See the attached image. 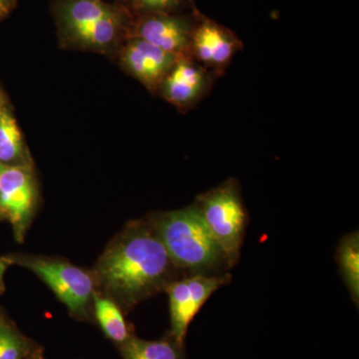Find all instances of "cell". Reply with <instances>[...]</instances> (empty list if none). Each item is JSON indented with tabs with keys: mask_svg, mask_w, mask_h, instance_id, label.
<instances>
[{
	"mask_svg": "<svg viewBox=\"0 0 359 359\" xmlns=\"http://www.w3.org/2000/svg\"><path fill=\"white\" fill-rule=\"evenodd\" d=\"M181 273L147 219L130 222L92 271L97 290L122 311L164 292Z\"/></svg>",
	"mask_w": 359,
	"mask_h": 359,
	"instance_id": "1",
	"label": "cell"
},
{
	"mask_svg": "<svg viewBox=\"0 0 359 359\" xmlns=\"http://www.w3.org/2000/svg\"><path fill=\"white\" fill-rule=\"evenodd\" d=\"M61 43L67 48L109 53L128 37L132 16L120 4L105 0H54Z\"/></svg>",
	"mask_w": 359,
	"mask_h": 359,
	"instance_id": "2",
	"label": "cell"
},
{
	"mask_svg": "<svg viewBox=\"0 0 359 359\" xmlns=\"http://www.w3.org/2000/svg\"><path fill=\"white\" fill-rule=\"evenodd\" d=\"M147 219L181 273L219 276L231 269L194 204L174 211L154 212Z\"/></svg>",
	"mask_w": 359,
	"mask_h": 359,
	"instance_id": "3",
	"label": "cell"
},
{
	"mask_svg": "<svg viewBox=\"0 0 359 359\" xmlns=\"http://www.w3.org/2000/svg\"><path fill=\"white\" fill-rule=\"evenodd\" d=\"M193 204L233 268L240 259L249 219L238 180H226L201 194Z\"/></svg>",
	"mask_w": 359,
	"mask_h": 359,
	"instance_id": "4",
	"label": "cell"
},
{
	"mask_svg": "<svg viewBox=\"0 0 359 359\" xmlns=\"http://www.w3.org/2000/svg\"><path fill=\"white\" fill-rule=\"evenodd\" d=\"M4 257L9 264L25 266L39 276L75 318H87L93 313L97 289L92 271L56 257L20 254Z\"/></svg>",
	"mask_w": 359,
	"mask_h": 359,
	"instance_id": "5",
	"label": "cell"
},
{
	"mask_svg": "<svg viewBox=\"0 0 359 359\" xmlns=\"http://www.w3.org/2000/svg\"><path fill=\"white\" fill-rule=\"evenodd\" d=\"M231 280L230 273L219 276L189 275L178 278L168 285L165 292L169 297L171 337L178 346H184L190 323L208 299Z\"/></svg>",
	"mask_w": 359,
	"mask_h": 359,
	"instance_id": "6",
	"label": "cell"
},
{
	"mask_svg": "<svg viewBox=\"0 0 359 359\" xmlns=\"http://www.w3.org/2000/svg\"><path fill=\"white\" fill-rule=\"evenodd\" d=\"M36 202V182L32 165L6 166L0 178V219H8L18 242L25 240Z\"/></svg>",
	"mask_w": 359,
	"mask_h": 359,
	"instance_id": "7",
	"label": "cell"
},
{
	"mask_svg": "<svg viewBox=\"0 0 359 359\" xmlns=\"http://www.w3.org/2000/svg\"><path fill=\"white\" fill-rule=\"evenodd\" d=\"M196 9L189 13H158L132 18L128 37L147 41L177 57L190 56Z\"/></svg>",
	"mask_w": 359,
	"mask_h": 359,
	"instance_id": "8",
	"label": "cell"
},
{
	"mask_svg": "<svg viewBox=\"0 0 359 359\" xmlns=\"http://www.w3.org/2000/svg\"><path fill=\"white\" fill-rule=\"evenodd\" d=\"M244 48L240 37L230 28L196 9L190 56L201 65L223 76L233 57Z\"/></svg>",
	"mask_w": 359,
	"mask_h": 359,
	"instance_id": "9",
	"label": "cell"
},
{
	"mask_svg": "<svg viewBox=\"0 0 359 359\" xmlns=\"http://www.w3.org/2000/svg\"><path fill=\"white\" fill-rule=\"evenodd\" d=\"M218 78L191 56H182L165 77L158 95L181 112H187L209 95Z\"/></svg>",
	"mask_w": 359,
	"mask_h": 359,
	"instance_id": "10",
	"label": "cell"
},
{
	"mask_svg": "<svg viewBox=\"0 0 359 359\" xmlns=\"http://www.w3.org/2000/svg\"><path fill=\"white\" fill-rule=\"evenodd\" d=\"M116 53L122 69L153 95H158L161 84L179 58L136 37H127Z\"/></svg>",
	"mask_w": 359,
	"mask_h": 359,
	"instance_id": "11",
	"label": "cell"
},
{
	"mask_svg": "<svg viewBox=\"0 0 359 359\" xmlns=\"http://www.w3.org/2000/svg\"><path fill=\"white\" fill-rule=\"evenodd\" d=\"M93 313L104 334L116 344L122 346L132 337L121 308L98 290L94 294Z\"/></svg>",
	"mask_w": 359,
	"mask_h": 359,
	"instance_id": "12",
	"label": "cell"
},
{
	"mask_svg": "<svg viewBox=\"0 0 359 359\" xmlns=\"http://www.w3.org/2000/svg\"><path fill=\"white\" fill-rule=\"evenodd\" d=\"M0 163L6 166L30 165L22 133L8 108L0 112Z\"/></svg>",
	"mask_w": 359,
	"mask_h": 359,
	"instance_id": "13",
	"label": "cell"
},
{
	"mask_svg": "<svg viewBox=\"0 0 359 359\" xmlns=\"http://www.w3.org/2000/svg\"><path fill=\"white\" fill-rule=\"evenodd\" d=\"M337 262L351 299L359 304V233L353 231L340 238L337 249Z\"/></svg>",
	"mask_w": 359,
	"mask_h": 359,
	"instance_id": "14",
	"label": "cell"
},
{
	"mask_svg": "<svg viewBox=\"0 0 359 359\" xmlns=\"http://www.w3.org/2000/svg\"><path fill=\"white\" fill-rule=\"evenodd\" d=\"M183 347L173 339L144 340L132 335L121 346L125 359H183Z\"/></svg>",
	"mask_w": 359,
	"mask_h": 359,
	"instance_id": "15",
	"label": "cell"
},
{
	"mask_svg": "<svg viewBox=\"0 0 359 359\" xmlns=\"http://www.w3.org/2000/svg\"><path fill=\"white\" fill-rule=\"evenodd\" d=\"M132 18L158 13H181L195 8L190 0H120Z\"/></svg>",
	"mask_w": 359,
	"mask_h": 359,
	"instance_id": "16",
	"label": "cell"
},
{
	"mask_svg": "<svg viewBox=\"0 0 359 359\" xmlns=\"http://www.w3.org/2000/svg\"><path fill=\"white\" fill-rule=\"evenodd\" d=\"M28 351L27 340L11 321L0 313V359H25Z\"/></svg>",
	"mask_w": 359,
	"mask_h": 359,
	"instance_id": "17",
	"label": "cell"
},
{
	"mask_svg": "<svg viewBox=\"0 0 359 359\" xmlns=\"http://www.w3.org/2000/svg\"><path fill=\"white\" fill-rule=\"evenodd\" d=\"M18 0H0V21L11 14L16 6Z\"/></svg>",
	"mask_w": 359,
	"mask_h": 359,
	"instance_id": "18",
	"label": "cell"
},
{
	"mask_svg": "<svg viewBox=\"0 0 359 359\" xmlns=\"http://www.w3.org/2000/svg\"><path fill=\"white\" fill-rule=\"evenodd\" d=\"M8 266L9 264L8 262L6 261V257H0V294H1L2 290H4V275H6V271Z\"/></svg>",
	"mask_w": 359,
	"mask_h": 359,
	"instance_id": "19",
	"label": "cell"
},
{
	"mask_svg": "<svg viewBox=\"0 0 359 359\" xmlns=\"http://www.w3.org/2000/svg\"><path fill=\"white\" fill-rule=\"evenodd\" d=\"M191 4H194L195 6V0H190Z\"/></svg>",
	"mask_w": 359,
	"mask_h": 359,
	"instance_id": "20",
	"label": "cell"
},
{
	"mask_svg": "<svg viewBox=\"0 0 359 359\" xmlns=\"http://www.w3.org/2000/svg\"><path fill=\"white\" fill-rule=\"evenodd\" d=\"M30 359H34V358H30Z\"/></svg>",
	"mask_w": 359,
	"mask_h": 359,
	"instance_id": "21",
	"label": "cell"
}]
</instances>
